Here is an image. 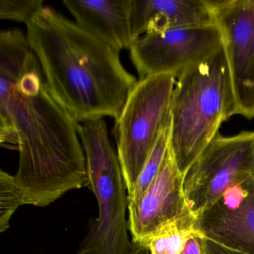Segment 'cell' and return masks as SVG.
<instances>
[{
    "label": "cell",
    "mask_w": 254,
    "mask_h": 254,
    "mask_svg": "<svg viewBox=\"0 0 254 254\" xmlns=\"http://www.w3.org/2000/svg\"><path fill=\"white\" fill-rule=\"evenodd\" d=\"M63 4L81 27L120 51L130 50L131 0H66Z\"/></svg>",
    "instance_id": "7c38bea8"
},
{
    "label": "cell",
    "mask_w": 254,
    "mask_h": 254,
    "mask_svg": "<svg viewBox=\"0 0 254 254\" xmlns=\"http://www.w3.org/2000/svg\"><path fill=\"white\" fill-rule=\"evenodd\" d=\"M26 204L23 193L16 185L14 176L0 172V232L9 227L13 214L22 205Z\"/></svg>",
    "instance_id": "9a60e30c"
},
{
    "label": "cell",
    "mask_w": 254,
    "mask_h": 254,
    "mask_svg": "<svg viewBox=\"0 0 254 254\" xmlns=\"http://www.w3.org/2000/svg\"><path fill=\"white\" fill-rule=\"evenodd\" d=\"M195 215L188 209L182 217L168 224L153 236L146 246L151 254H181L187 241L197 233Z\"/></svg>",
    "instance_id": "4fadbf2b"
},
{
    "label": "cell",
    "mask_w": 254,
    "mask_h": 254,
    "mask_svg": "<svg viewBox=\"0 0 254 254\" xmlns=\"http://www.w3.org/2000/svg\"><path fill=\"white\" fill-rule=\"evenodd\" d=\"M78 135L87 160L89 188L99 204V217L92 218L89 232L75 254H129L126 210L128 196L118 155L103 119L80 125Z\"/></svg>",
    "instance_id": "277c9868"
},
{
    "label": "cell",
    "mask_w": 254,
    "mask_h": 254,
    "mask_svg": "<svg viewBox=\"0 0 254 254\" xmlns=\"http://www.w3.org/2000/svg\"><path fill=\"white\" fill-rule=\"evenodd\" d=\"M79 126L52 96L32 50L17 76L0 80V140L18 145L14 178L26 204L48 206L89 187Z\"/></svg>",
    "instance_id": "6da1fadb"
},
{
    "label": "cell",
    "mask_w": 254,
    "mask_h": 254,
    "mask_svg": "<svg viewBox=\"0 0 254 254\" xmlns=\"http://www.w3.org/2000/svg\"><path fill=\"white\" fill-rule=\"evenodd\" d=\"M222 38L237 114L254 118V0H206Z\"/></svg>",
    "instance_id": "ba28073f"
},
{
    "label": "cell",
    "mask_w": 254,
    "mask_h": 254,
    "mask_svg": "<svg viewBox=\"0 0 254 254\" xmlns=\"http://www.w3.org/2000/svg\"><path fill=\"white\" fill-rule=\"evenodd\" d=\"M221 47V32L212 24L145 34L135 40L129 50L139 80H142L157 75H172L176 78L187 68L210 57Z\"/></svg>",
    "instance_id": "52a82bcc"
},
{
    "label": "cell",
    "mask_w": 254,
    "mask_h": 254,
    "mask_svg": "<svg viewBox=\"0 0 254 254\" xmlns=\"http://www.w3.org/2000/svg\"><path fill=\"white\" fill-rule=\"evenodd\" d=\"M254 176V132L231 136L218 132L184 176L187 206L194 215L229 188Z\"/></svg>",
    "instance_id": "8992f818"
},
{
    "label": "cell",
    "mask_w": 254,
    "mask_h": 254,
    "mask_svg": "<svg viewBox=\"0 0 254 254\" xmlns=\"http://www.w3.org/2000/svg\"><path fill=\"white\" fill-rule=\"evenodd\" d=\"M29 45L56 102L78 123L117 120L138 82L120 50L50 7L26 23Z\"/></svg>",
    "instance_id": "7a4b0ae2"
},
{
    "label": "cell",
    "mask_w": 254,
    "mask_h": 254,
    "mask_svg": "<svg viewBox=\"0 0 254 254\" xmlns=\"http://www.w3.org/2000/svg\"><path fill=\"white\" fill-rule=\"evenodd\" d=\"M127 207V227L133 242L144 245L190 209L184 194V175L175 163L170 145L152 184L138 198L129 202Z\"/></svg>",
    "instance_id": "9c48e42d"
},
{
    "label": "cell",
    "mask_w": 254,
    "mask_h": 254,
    "mask_svg": "<svg viewBox=\"0 0 254 254\" xmlns=\"http://www.w3.org/2000/svg\"><path fill=\"white\" fill-rule=\"evenodd\" d=\"M194 227L203 237L254 254V176L230 187L196 215Z\"/></svg>",
    "instance_id": "30bf717a"
},
{
    "label": "cell",
    "mask_w": 254,
    "mask_h": 254,
    "mask_svg": "<svg viewBox=\"0 0 254 254\" xmlns=\"http://www.w3.org/2000/svg\"><path fill=\"white\" fill-rule=\"evenodd\" d=\"M133 41L143 34L215 24L206 0H131Z\"/></svg>",
    "instance_id": "8fae6325"
},
{
    "label": "cell",
    "mask_w": 254,
    "mask_h": 254,
    "mask_svg": "<svg viewBox=\"0 0 254 254\" xmlns=\"http://www.w3.org/2000/svg\"><path fill=\"white\" fill-rule=\"evenodd\" d=\"M203 247L206 254H248L227 248L205 237H203Z\"/></svg>",
    "instance_id": "ac0fdd59"
},
{
    "label": "cell",
    "mask_w": 254,
    "mask_h": 254,
    "mask_svg": "<svg viewBox=\"0 0 254 254\" xmlns=\"http://www.w3.org/2000/svg\"><path fill=\"white\" fill-rule=\"evenodd\" d=\"M176 78L157 75L139 80L116 120L117 155L127 196L131 194L159 136L171 123L170 105Z\"/></svg>",
    "instance_id": "5b68a950"
},
{
    "label": "cell",
    "mask_w": 254,
    "mask_h": 254,
    "mask_svg": "<svg viewBox=\"0 0 254 254\" xmlns=\"http://www.w3.org/2000/svg\"><path fill=\"white\" fill-rule=\"evenodd\" d=\"M177 78L171 99L169 145L184 176L221 125L237 114V105L223 46Z\"/></svg>",
    "instance_id": "3957f363"
},
{
    "label": "cell",
    "mask_w": 254,
    "mask_h": 254,
    "mask_svg": "<svg viewBox=\"0 0 254 254\" xmlns=\"http://www.w3.org/2000/svg\"><path fill=\"white\" fill-rule=\"evenodd\" d=\"M181 254H206L203 247V236L198 232L191 236L184 245Z\"/></svg>",
    "instance_id": "e0dca14e"
},
{
    "label": "cell",
    "mask_w": 254,
    "mask_h": 254,
    "mask_svg": "<svg viewBox=\"0 0 254 254\" xmlns=\"http://www.w3.org/2000/svg\"><path fill=\"white\" fill-rule=\"evenodd\" d=\"M171 123L163 128L158 140L150 154L142 172L136 181L131 194L128 195V201L136 200L152 184L158 175L169 148Z\"/></svg>",
    "instance_id": "5bb4252c"
},
{
    "label": "cell",
    "mask_w": 254,
    "mask_h": 254,
    "mask_svg": "<svg viewBox=\"0 0 254 254\" xmlns=\"http://www.w3.org/2000/svg\"><path fill=\"white\" fill-rule=\"evenodd\" d=\"M132 249L129 254H151L149 248L146 245L132 242Z\"/></svg>",
    "instance_id": "d6986e66"
},
{
    "label": "cell",
    "mask_w": 254,
    "mask_h": 254,
    "mask_svg": "<svg viewBox=\"0 0 254 254\" xmlns=\"http://www.w3.org/2000/svg\"><path fill=\"white\" fill-rule=\"evenodd\" d=\"M43 0H1L0 18L27 23L44 6Z\"/></svg>",
    "instance_id": "2e32d148"
}]
</instances>
